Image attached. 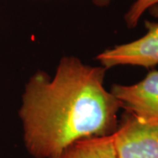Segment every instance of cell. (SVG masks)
<instances>
[{"label":"cell","mask_w":158,"mask_h":158,"mask_svg":"<svg viewBox=\"0 0 158 158\" xmlns=\"http://www.w3.org/2000/svg\"><path fill=\"white\" fill-rule=\"evenodd\" d=\"M112 0H92L94 5L98 7H106L110 5Z\"/></svg>","instance_id":"obj_7"},{"label":"cell","mask_w":158,"mask_h":158,"mask_svg":"<svg viewBox=\"0 0 158 158\" xmlns=\"http://www.w3.org/2000/svg\"><path fill=\"white\" fill-rule=\"evenodd\" d=\"M113 137L118 158H158V123L143 122L126 112Z\"/></svg>","instance_id":"obj_3"},{"label":"cell","mask_w":158,"mask_h":158,"mask_svg":"<svg viewBox=\"0 0 158 158\" xmlns=\"http://www.w3.org/2000/svg\"><path fill=\"white\" fill-rule=\"evenodd\" d=\"M156 21L145 20L147 33L127 43L106 48L97 56L100 66L106 70L116 66H140L151 69L158 65V6L149 10Z\"/></svg>","instance_id":"obj_2"},{"label":"cell","mask_w":158,"mask_h":158,"mask_svg":"<svg viewBox=\"0 0 158 158\" xmlns=\"http://www.w3.org/2000/svg\"><path fill=\"white\" fill-rule=\"evenodd\" d=\"M106 72L66 56L53 77L37 70L29 77L19 116L30 156L50 158L78 140L115 133L121 107L105 87Z\"/></svg>","instance_id":"obj_1"},{"label":"cell","mask_w":158,"mask_h":158,"mask_svg":"<svg viewBox=\"0 0 158 158\" xmlns=\"http://www.w3.org/2000/svg\"><path fill=\"white\" fill-rule=\"evenodd\" d=\"M50 158H118L112 135L81 139Z\"/></svg>","instance_id":"obj_5"},{"label":"cell","mask_w":158,"mask_h":158,"mask_svg":"<svg viewBox=\"0 0 158 158\" xmlns=\"http://www.w3.org/2000/svg\"><path fill=\"white\" fill-rule=\"evenodd\" d=\"M110 91L127 113L143 122L158 123V70L153 69L134 85L114 84Z\"/></svg>","instance_id":"obj_4"},{"label":"cell","mask_w":158,"mask_h":158,"mask_svg":"<svg viewBox=\"0 0 158 158\" xmlns=\"http://www.w3.org/2000/svg\"><path fill=\"white\" fill-rule=\"evenodd\" d=\"M155 6H158V0H133V3L124 15L127 28L136 27L142 15Z\"/></svg>","instance_id":"obj_6"}]
</instances>
